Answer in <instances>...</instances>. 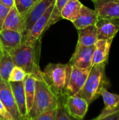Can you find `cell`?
I'll use <instances>...</instances> for the list:
<instances>
[{
    "instance_id": "cell-1",
    "label": "cell",
    "mask_w": 119,
    "mask_h": 120,
    "mask_svg": "<svg viewBox=\"0 0 119 120\" xmlns=\"http://www.w3.org/2000/svg\"><path fill=\"white\" fill-rule=\"evenodd\" d=\"M36 45L29 46L22 43L19 47L8 52L15 66L22 68L26 74L33 75L36 79H43V71L39 67V51Z\"/></svg>"
},
{
    "instance_id": "cell-2",
    "label": "cell",
    "mask_w": 119,
    "mask_h": 120,
    "mask_svg": "<svg viewBox=\"0 0 119 120\" xmlns=\"http://www.w3.org/2000/svg\"><path fill=\"white\" fill-rule=\"evenodd\" d=\"M72 66L62 63H49L43 71V79L58 98L66 96Z\"/></svg>"
},
{
    "instance_id": "cell-3",
    "label": "cell",
    "mask_w": 119,
    "mask_h": 120,
    "mask_svg": "<svg viewBox=\"0 0 119 120\" xmlns=\"http://www.w3.org/2000/svg\"><path fill=\"white\" fill-rule=\"evenodd\" d=\"M106 64L103 63L92 66L83 87L78 94L89 105L98 98L101 89L109 84L105 74Z\"/></svg>"
},
{
    "instance_id": "cell-4",
    "label": "cell",
    "mask_w": 119,
    "mask_h": 120,
    "mask_svg": "<svg viewBox=\"0 0 119 120\" xmlns=\"http://www.w3.org/2000/svg\"><path fill=\"white\" fill-rule=\"evenodd\" d=\"M58 104V98L43 79H36V90L32 107L27 117H33L44 112L55 110Z\"/></svg>"
},
{
    "instance_id": "cell-5",
    "label": "cell",
    "mask_w": 119,
    "mask_h": 120,
    "mask_svg": "<svg viewBox=\"0 0 119 120\" xmlns=\"http://www.w3.org/2000/svg\"><path fill=\"white\" fill-rule=\"evenodd\" d=\"M55 6V1L51 4L45 13L37 19L29 30L24 36L23 44L29 46H35L43 32L50 27V21Z\"/></svg>"
},
{
    "instance_id": "cell-6",
    "label": "cell",
    "mask_w": 119,
    "mask_h": 120,
    "mask_svg": "<svg viewBox=\"0 0 119 120\" xmlns=\"http://www.w3.org/2000/svg\"><path fill=\"white\" fill-rule=\"evenodd\" d=\"M54 1L55 0H37L25 14L22 15L24 36L29 30L37 19L45 13V11L49 8Z\"/></svg>"
},
{
    "instance_id": "cell-7",
    "label": "cell",
    "mask_w": 119,
    "mask_h": 120,
    "mask_svg": "<svg viewBox=\"0 0 119 120\" xmlns=\"http://www.w3.org/2000/svg\"><path fill=\"white\" fill-rule=\"evenodd\" d=\"M91 68L81 69L72 66L68 84L66 89V96L77 95L83 87Z\"/></svg>"
},
{
    "instance_id": "cell-8",
    "label": "cell",
    "mask_w": 119,
    "mask_h": 120,
    "mask_svg": "<svg viewBox=\"0 0 119 120\" xmlns=\"http://www.w3.org/2000/svg\"><path fill=\"white\" fill-rule=\"evenodd\" d=\"M89 104L79 95L66 96L65 100V107L67 113L74 119L83 120L85 117Z\"/></svg>"
},
{
    "instance_id": "cell-9",
    "label": "cell",
    "mask_w": 119,
    "mask_h": 120,
    "mask_svg": "<svg viewBox=\"0 0 119 120\" xmlns=\"http://www.w3.org/2000/svg\"><path fill=\"white\" fill-rule=\"evenodd\" d=\"M0 101L9 111L14 120H22L8 81L0 79Z\"/></svg>"
},
{
    "instance_id": "cell-10",
    "label": "cell",
    "mask_w": 119,
    "mask_h": 120,
    "mask_svg": "<svg viewBox=\"0 0 119 120\" xmlns=\"http://www.w3.org/2000/svg\"><path fill=\"white\" fill-rule=\"evenodd\" d=\"M95 45L92 46H76L69 62L71 66L81 69L92 68V59Z\"/></svg>"
},
{
    "instance_id": "cell-11",
    "label": "cell",
    "mask_w": 119,
    "mask_h": 120,
    "mask_svg": "<svg viewBox=\"0 0 119 120\" xmlns=\"http://www.w3.org/2000/svg\"><path fill=\"white\" fill-rule=\"evenodd\" d=\"M95 26L97 39L113 40L119 31V18H99Z\"/></svg>"
},
{
    "instance_id": "cell-12",
    "label": "cell",
    "mask_w": 119,
    "mask_h": 120,
    "mask_svg": "<svg viewBox=\"0 0 119 120\" xmlns=\"http://www.w3.org/2000/svg\"><path fill=\"white\" fill-rule=\"evenodd\" d=\"M93 4L99 18H119V0H96Z\"/></svg>"
},
{
    "instance_id": "cell-13",
    "label": "cell",
    "mask_w": 119,
    "mask_h": 120,
    "mask_svg": "<svg viewBox=\"0 0 119 120\" xmlns=\"http://www.w3.org/2000/svg\"><path fill=\"white\" fill-rule=\"evenodd\" d=\"M100 96L103 98L105 108L100 114L93 120H100L119 110V95L110 93L106 87H102L100 91Z\"/></svg>"
},
{
    "instance_id": "cell-14",
    "label": "cell",
    "mask_w": 119,
    "mask_h": 120,
    "mask_svg": "<svg viewBox=\"0 0 119 120\" xmlns=\"http://www.w3.org/2000/svg\"><path fill=\"white\" fill-rule=\"evenodd\" d=\"M24 35L22 33L10 30H0V44L4 51H9L21 46L23 43Z\"/></svg>"
},
{
    "instance_id": "cell-15",
    "label": "cell",
    "mask_w": 119,
    "mask_h": 120,
    "mask_svg": "<svg viewBox=\"0 0 119 120\" xmlns=\"http://www.w3.org/2000/svg\"><path fill=\"white\" fill-rule=\"evenodd\" d=\"M98 20V14L95 10L90 9L83 5L78 17L72 22V23L76 30H79L90 25H96Z\"/></svg>"
},
{
    "instance_id": "cell-16",
    "label": "cell",
    "mask_w": 119,
    "mask_h": 120,
    "mask_svg": "<svg viewBox=\"0 0 119 120\" xmlns=\"http://www.w3.org/2000/svg\"><path fill=\"white\" fill-rule=\"evenodd\" d=\"M113 40L97 39L95 44V48L92 59V66L107 62L109 50Z\"/></svg>"
},
{
    "instance_id": "cell-17",
    "label": "cell",
    "mask_w": 119,
    "mask_h": 120,
    "mask_svg": "<svg viewBox=\"0 0 119 120\" xmlns=\"http://www.w3.org/2000/svg\"><path fill=\"white\" fill-rule=\"evenodd\" d=\"M1 30H10L23 34L22 18L14 6L10 8V11L4 21Z\"/></svg>"
},
{
    "instance_id": "cell-18",
    "label": "cell",
    "mask_w": 119,
    "mask_h": 120,
    "mask_svg": "<svg viewBox=\"0 0 119 120\" xmlns=\"http://www.w3.org/2000/svg\"><path fill=\"white\" fill-rule=\"evenodd\" d=\"M15 101L16 102L18 108L22 118L27 117V110L26 105V98L24 89V83L22 82H9Z\"/></svg>"
},
{
    "instance_id": "cell-19",
    "label": "cell",
    "mask_w": 119,
    "mask_h": 120,
    "mask_svg": "<svg viewBox=\"0 0 119 120\" xmlns=\"http://www.w3.org/2000/svg\"><path fill=\"white\" fill-rule=\"evenodd\" d=\"M77 30L79 34L77 46H92L95 45L97 40L95 25H90Z\"/></svg>"
},
{
    "instance_id": "cell-20",
    "label": "cell",
    "mask_w": 119,
    "mask_h": 120,
    "mask_svg": "<svg viewBox=\"0 0 119 120\" xmlns=\"http://www.w3.org/2000/svg\"><path fill=\"white\" fill-rule=\"evenodd\" d=\"M36 79L33 75H28V74H27L26 77L23 80L27 115L30 111L33 105L34 95H35V90H36Z\"/></svg>"
},
{
    "instance_id": "cell-21",
    "label": "cell",
    "mask_w": 119,
    "mask_h": 120,
    "mask_svg": "<svg viewBox=\"0 0 119 120\" xmlns=\"http://www.w3.org/2000/svg\"><path fill=\"white\" fill-rule=\"evenodd\" d=\"M82 6L79 0H69L61 11L62 18L73 22L78 17Z\"/></svg>"
},
{
    "instance_id": "cell-22",
    "label": "cell",
    "mask_w": 119,
    "mask_h": 120,
    "mask_svg": "<svg viewBox=\"0 0 119 120\" xmlns=\"http://www.w3.org/2000/svg\"><path fill=\"white\" fill-rule=\"evenodd\" d=\"M14 66L8 52L4 51L3 55L0 58V79L8 81L9 75Z\"/></svg>"
},
{
    "instance_id": "cell-23",
    "label": "cell",
    "mask_w": 119,
    "mask_h": 120,
    "mask_svg": "<svg viewBox=\"0 0 119 120\" xmlns=\"http://www.w3.org/2000/svg\"><path fill=\"white\" fill-rule=\"evenodd\" d=\"M69 1V0H55V6L50 21V26L62 19L61 17V11Z\"/></svg>"
},
{
    "instance_id": "cell-24",
    "label": "cell",
    "mask_w": 119,
    "mask_h": 120,
    "mask_svg": "<svg viewBox=\"0 0 119 120\" xmlns=\"http://www.w3.org/2000/svg\"><path fill=\"white\" fill-rule=\"evenodd\" d=\"M66 96L58 98V104L56 108V115L55 120H76L72 117L67 112L65 107V100Z\"/></svg>"
},
{
    "instance_id": "cell-25",
    "label": "cell",
    "mask_w": 119,
    "mask_h": 120,
    "mask_svg": "<svg viewBox=\"0 0 119 120\" xmlns=\"http://www.w3.org/2000/svg\"><path fill=\"white\" fill-rule=\"evenodd\" d=\"M26 72L20 68L14 66L9 75L8 82H22L26 77Z\"/></svg>"
},
{
    "instance_id": "cell-26",
    "label": "cell",
    "mask_w": 119,
    "mask_h": 120,
    "mask_svg": "<svg viewBox=\"0 0 119 120\" xmlns=\"http://www.w3.org/2000/svg\"><path fill=\"white\" fill-rule=\"evenodd\" d=\"M34 4L32 0H14V6L22 15L25 14Z\"/></svg>"
},
{
    "instance_id": "cell-27",
    "label": "cell",
    "mask_w": 119,
    "mask_h": 120,
    "mask_svg": "<svg viewBox=\"0 0 119 120\" xmlns=\"http://www.w3.org/2000/svg\"><path fill=\"white\" fill-rule=\"evenodd\" d=\"M56 115V109L44 112L39 115L29 117L32 120H55Z\"/></svg>"
},
{
    "instance_id": "cell-28",
    "label": "cell",
    "mask_w": 119,
    "mask_h": 120,
    "mask_svg": "<svg viewBox=\"0 0 119 120\" xmlns=\"http://www.w3.org/2000/svg\"><path fill=\"white\" fill-rule=\"evenodd\" d=\"M0 120H14L13 117L4 105V104L0 101Z\"/></svg>"
},
{
    "instance_id": "cell-29",
    "label": "cell",
    "mask_w": 119,
    "mask_h": 120,
    "mask_svg": "<svg viewBox=\"0 0 119 120\" xmlns=\"http://www.w3.org/2000/svg\"><path fill=\"white\" fill-rule=\"evenodd\" d=\"M10 11V8L0 3V30H1L4 21Z\"/></svg>"
},
{
    "instance_id": "cell-30",
    "label": "cell",
    "mask_w": 119,
    "mask_h": 120,
    "mask_svg": "<svg viewBox=\"0 0 119 120\" xmlns=\"http://www.w3.org/2000/svg\"><path fill=\"white\" fill-rule=\"evenodd\" d=\"M100 120H119V110Z\"/></svg>"
},
{
    "instance_id": "cell-31",
    "label": "cell",
    "mask_w": 119,
    "mask_h": 120,
    "mask_svg": "<svg viewBox=\"0 0 119 120\" xmlns=\"http://www.w3.org/2000/svg\"><path fill=\"white\" fill-rule=\"evenodd\" d=\"M0 3L10 8L14 6V0H0Z\"/></svg>"
},
{
    "instance_id": "cell-32",
    "label": "cell",
    "mask_w": 119,
    "mask_h": 120,
    "mask_svg": "<svg viewBox=\"0 0 119 120\" xmlns=\"http://www.w3.org/2000/svg\"><path fill=\"white\" fill-rule=\"evenodd\" d=\"M4 51V50L2 49V47H1V44H0V58H1V57L2 56V55H3Z\"/></svg>"
},
{
    "instance_id": "cell-33",
    "label": "cell",
    "mask_w": 119,
    "mask_h": 120,
    "mask_svg": "<svg viewBox=\"0 0 119 120\" xmlns=\"http://www.w3.org/2000/svg\"><path fill=\"white\" fill-rule=\"evenodd\" d=\"M22 120H32L29 117H24V118H22Z\"/></svg>"
},
{
    "instance_id": "cell-34",
    "label": "cell",
    "mask_w": 119,
    "mask_h": 120,
    "mask_svg": "<svg viewBox=\"0 0 119 120\" xmlns=\"http://www.w3.org/2000/svg\"><path fill=\"white\" fill-rule=\"evenodd\" d=\"M91 1H92L93 2H94V1H96V0H91Z\"/></svg>"
},
{
    "instance_id": "cell-35",
    "label": "cell",
    "mask_w": 119,
    "mask_h": 120,
    "mask_svg": "<svg viewBox=\"0 0 119 120\" xmlns=\"http://www.w3.org/2000/svg\"><path fill=\"white\" fill-rule=\"evenodd\" d=\"M32 1H34V2H35V1H37V0H32Z\"/></svg>"
},
{
    "instance_id": "cell-36",
    "label": "cell",
    "mask_w": 119,
    "mask_h": 120,
    "mask_svg": "<svg viewBox=\"0 0 119 120\" xmlns=\"http://www.w3.org/2000/svg\"></svg>"
}]
</instances>
